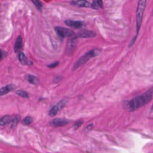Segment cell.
Listing matches in <instances>:
<instances>
[{"mask_svg":"<svg viewBox=\"0 0 153 153\" xmlns=\"http://www.w3.org/2000/svg\"><path fill=\"white\" fill-rule=\"evenodd\" d=\"M153 96V87L148 90L143 94L138 96L129 102L127 105V108L130 111H134L149 103Z\"/></svg>","mask_w":153,"mask_h":153,"instance_id":"6da1fadb","label":"cell"},{"mask_svg":"<svg viewBox=\"0 0 153 153\" xmlns=\"http://www.w3.org/2000/svg\"><path fill=\"white\" fill-rule=\"evenodd\" d=\"M146 0H139L137 10H136V35L135 37L133 38V39L131 41V43L129 45V47H131V45L134 42L137 36V34L139 33L142 22V18H143V12L146 7Z\"/></svg>","mask_w":153,"mask_h":153,"instance_id":"7a4b0ae2","label":"cell"},{"mask_svg":"<svg viewBox=\"0 0 153 153\" xmlns=\"http://www.w3.org/2000/svg\"><path fill=\"white\" fill-rule=\"evenodd\" d=\"M100 53V50L98 49H94L89 51L88 52L84 54L82 56H81L74 65L73 69L75 70L81 65H84L90 59L97 56Z\"/></svg>","mask_w":153,"mask_h":153,"instance_id":"3957f363","label":"cell"},{"mask_svg":"<svg viewBox=\"0 0 153 153\" xmlns=\"http://www.w3.org/2000/svg\"><path fill=\"white\" fill-rule=\"evenodd\" d=\"M56 33L62 38H66V37H71L74 35V32L68 28L62 27L57 26L54 28Z\"/></svg>","mask_w":153,"mask_h":153,"instance_id":"277c9868","label":"cell"},{"mask_svg":"<svg viewBox=\"0 0 153 153\" xmlns=\"http://www.w3.org/2000/svg\"><path fill=\"white\" fill-rule=\"evenodd\" d=\"M68 102V99H63L62 100H60V102H59L56 105H55L54 106H53L49 111L48 112V114L49 115L53 117L55 115H56L57 114V112L60 111L66 104V103Z\"/></svg>","mask_w":153,"mask_h":153,"instance_id":"5b68a950","label":"cell"},{"mask_svg":"<svg viewBox=\"0 0 153 153\" xmlns=\"http://www.w3.org/2000/svg\"><path fill=\"white\" fill-rule=\"evenodd\" d=\"M77 42V36H73L69 39L66 46V54L68 56H71L73 54L76 47Z\"/></svg>","mask_w":153,"mask_h":153,"instance_id":"8992f818","label":"cell"},{"mask_svg":"<svg viewBox=\"0 0 153 153\" xmlns=\"http://www.w3.org/2000/svg\"><path fill=\"white\" fill-rule=\"evenodd\" d=\"M96 35V33L93 31L91 30H82L78 32L77 33V36L79 38H93L95 37Z\"/></svg>","mask_w":153,"mask_h":153,"instance_id":"52a82bcc","label":"cell"},{"mask_svg":"<svg viewBox=\"0 0 153 153\" xmlns=\"http://www.w3.org/2000/svg\"><path fill=\"white\" fill-rule=\"evenodd\" d=\"M68 123L69 121L64 118H55L50 123V125L53 127H60L67 124Z\"/></svg>","mask_w":153,"mask_h":153,"instance_id":"ba28073f","label":"cell"},{"mask_svg":"<svg viewBox=\"0 0 153 153\" xmlns=\"http://www.w3.org/2000/svg\"><path fill=\"white\" fill-rule=\"evenodd\" d=\"M65 24L71 27H74L75 29H78L81 27L84 23L80 21H74V20H67L65 21Z\"/></svg>","mask_w":153,"mask_h":153,"instance_id":"9c48e42d","label":"cell"},{"mask_svg":"<svg viewBox=\"0 0 153 153\" xmlns=\"http://www.w3.org/2000/svg\"><path fill=\"white\" fill-rule=\"evenodd\" d=\"M15 86L13 84H9L4 87L0 88V96H3L4 94H7L8 93L14 90Z\"/></svg>","mask_w":153,"mask_h":153,"instance_id":"30bf717a","label":"cell"},{"mask_svg":"<svg viewBox=\"0 0 153 153\" xmlns=\"http://www.w3.org/2000/svg\"><path fill=\"white\" fill-rule=\"evenodd\" d=\"M19 59L20 62L23 65H30L32 64V62H30L25 55L23 53H20L19 55Z\"/></svg>","mask_w":153,"mask_h":153,"instance_id":"8fae6325","label":"cell"},{"mask_svg":"<svg viewBox=\"0 0 153 153\" xmlns=\"http://www.w3.org/2000/svg\"><path fill=\"white\" fill-rule=\"evenodd\" d=\"M22 43H23V41H22V38L20 36H19L17 37V38L16 39V42H15V44H14V51L16 53V52H18L19 51L22 47Z\"/></svg>","mask_w":153,"mask_h":153,"instance_id":"7c38bea8","label":"cell"},{"mask_svg":"<svg viewBox=\"0 0 153 153\" xmlns=\"http://www.w3.org/2000/svg\"><path fill=\"white\" fill-rule=\"evenodd\" d=\"M26 79L30 83L32 84H38L39 82V79L38 78H36V76H33V75H28L26 76Z\"/></svg>","mask_w":153,"mask_h":153,"instance_id":"4fadbf2b","label":"cell"},{"mask_svg":"<svg viewBox=\"0 0 153 153\" xmlns=\"http://www.w3.org/2000/svg\"><path fill=\"white\" fill-rule=\"evenodd\" d=\"M74 4L80 7H88L90 5L89 2L86 0H77L76 1H74Z\"/></svg>","mask_w":153,"mask_h":153,"instance_id":"5bb4252c","label":"cell"},{"mask_svg":"<svg viewBox=\"0 0 153 153\" xmlns=\"http://www.w3.org/2000/svg\"><path fill=\"white\" fill-rule=\"evenodd\" d=\"M11 119L12 118L10 115H7L4 116L2 118L0 119V126H5L7 123H10V121H11Z\"/></svg>","mask_w":153,"mask_h":153,"instance_id":"9a60e30c","label":"cell"},{"mask_svg":"<svg viewBox=\"0 0 153 153\" xmlns=\"http://www.w3.org/2000/svg\"><path fill=\"white\" fill-rule=\"evenodd\" d=\"M91 7L94 9H98L103 7L102 0H93L91 3Z\"/></svg>","mask_w":153,"mask_h":153,"instance_id":"2e32d148","label":"cell"},{"mask_svg":"<svg viewBox=\"0 0 153 153\" xmlns=\"http://www.w3.org/2000/svg\"><path fill=\"white\" fill-rule=\"evenodd\" d=\"M20 120V117L19 115H16L14 117L12 118L11 119V121H10V127H12V128H14L15 127L17 124H18V123L19 122Z\"/></svg>","mask_w":153,"mask_h":153,"instance_id":"e0dca14e","label":"cell"},{"mask_svg":"<svg viewBox=\"0 0 153 153\" xmlns=\"http://www.w3.org/2000/svg\"><path fill=\"white\" fill-rule=\"evenodd\" d=\"M16 94H18L19 96H20L22 97H25V98H28L29 97V94L26 91H23V90H17L16 91Z\"/></svg>","mask_w":153,"mask_h":153,"instance_id":"ac0fdd59","label":"cell"},{"mask_svg":"<svg viewBox=\"0 0 153 153\" xmlns=\"http://www.w3.org/2000/svg\"><path fill=\"white\" fill-rule=\"evenodd\" d=\"M33 121V118L32 117L27 116L25 117L23 121H22V124L23 125H29Z\"/></svg>","mask_w":153,"mask_h":153,"instance_id":"d6986e66","label":"cell"},{"mask_svg":"<svg viewBox=\"0 0 153 153\" xmlns=\"http://www.w3.org/2000/svg\"><path fill=\"white\" fill-rule=\"evenodd\" d=\"M32 1L33 2V3L36 5V7L38 9H39V10L41 9V8H42V4H41V3L39 1H38V0H32Z\"/></svg>","mask_w":153,"mask_h":153,"instance_id":"ffe728a7","label":"cell"},{"mask_svg":"<svg viewBox=\"0 0 153 153\" xmlns=\"http://www.w3.org/2000/svg\"><path fill=\"white\" fill-rule=\"evenodd\" d=\"M82 123H83V121H81V120H79V121H76V122L75 123V124H74V127H75V129H77L78 128L80 127L81 126V125L82 124Z\"/></svg>","mask_w":153,"mask_h":153,"instance_id":"44dd1931","label":"cell"},{"mask_svg":"<svg viewBox=\"0 0 153 153\" xmlns=\"http://www.w3.org/2000/svg\"><path fill=\"white\" fill-rule=\"evenodd\" d=\"M58 65H59V62H55L54 63H52L48 65V67L50 68H54L56 67Z\"/></svg>","mask_w":153,"mask_h":153,"instance_id":"7402d4cb","label":"cell"},{"mask_svg":"<svg viewBox=\"0 0 153 153\" xmlns=\"http://www.w3.org/2000/svg\"><path fill=\"white\" fill-rule=\"evenodd\" d=\"M4 54L3 51L1 50H0V60H1L4 58Z\"/></svg>","mask_w":153,"mask_h":153,"instance_id":"603a6c76","label":"cell"},{"mask_svg":"<svg viewBox=\"0 0 153 153\" xmlns=\"http://www.w3.org/2000/svg\"><path fill=\"white\" fill-rule=\"evenodd\" d=\"M151 110L153 111V105H152V107H151Z\"/></svg>","mask_w":153,"mask_h":153,"instance_id":"cb8c5ba5","label":"cell"}]
</instances>
